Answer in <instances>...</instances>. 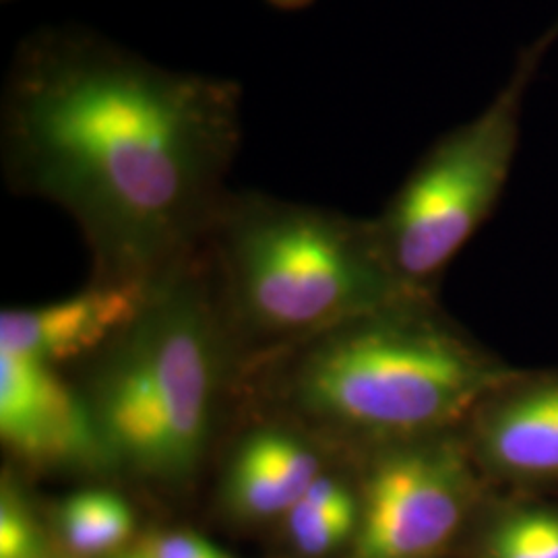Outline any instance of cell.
<instances>
[{
    "instance_id": "1",
    "label": "cell",
    "mask_w": 558,
    "mask_h": 558,
    "mask_svg": "<svg viewBox=\"0 0 558 558\" xmlns=\"http://www.w3.org/2000/svg\"><path fill=\"white\" fill-rule=\"evenodd\" d=\"M240 137L236 81L75 27L25 38L2 92L7 177L77 221L98 281H154L199 257Z\"/></svg>"
},
{
    "instance_id": "2",
    "label": "cell",
    "mask_w": 558,
    "mask_h": 558,
    "mask_svg": "<svg viewBox=\"0 0 558 558\" xmlns=\"http://www.w3.org/2000/svg\"><path fill=\"white\" fill-rule=\"evenodd\" d=\"M205 251L156 279L83 387L108 470L177 488L197 476L220 420L230 352L207 299Z\"/></svg>"
},
{
    "instance_id": "3",
    "label": "cell",
    "mask_w": 558,
    "mask_h": 558,
    "mask_svg": "<svg viewBox=\"0 0 558 558\" xmlns=\"http://www.w3.org/2000/svg\"><path fill=\"white\" fill-rule=\"evenodd\" d=\"M230 323L304 345L352 320L424 299L387 259L375 221L302 203L228 195L207 240Z\"/></svg>"
},
{
    "instance_id": "4",
    "label": "cell",
    "mask_w": 558,
    "mask_h": 558,
    "mask_svg": "<svg viewBox=\"0 0 558 558\" xmlns=\"http://www.w3.org/2000/svg\"><path fill=\"white\" fill-rule=\"evenodd\" d=\"M288 399L343 439L398 445L439 437L515 385L518 373L405 302L302 345Z\"/></svg>"
},
{
    "instance_id": "5",
    "label": "cell",
    "mask_w": 558,
    "mask_h": 558,
    "mask_svg": "<svg viewBox=\"0 0 558 558\" xmlns=\"http://www.w3.org/2000/svg\"><path fill=\"white\" fill-rule=\"evenodd\" d=\"M557 40L555 20L519 52L493 101L422 156L375 220L391 267L420 294L493 214L515 160L527 92Z\"/></svg>"
},
{
    "instance_id": "6",
    "label": "cell",
    "mask_w": 558,
    "mask_h": 558,
    "mask_svg": "<svg viewBox=\"0 0 558 558\" xmlns=\"http://www.w3.org/2000/svg\"><path fill=\"white\" fill-rule=\"evenodd\" d=\"M472 465V456L456 440L389 445L362 482L352 558L439 555L476 495Z\"/></svg>"
},
{
    "instance_id": "7",
    "label": "cell",
    "mask_w": 558,
    "mask_h": 558,
    "mask_svg": "<svg viewBox=\"0 0 558 558\" xmlns=\"http://www.w3.org/2000/svg\"><path fill=\"white\" fill-rule=\"evenodd\" d=\"M0 437L34 470H108L83 393L60 379L57 366L7 350H0Z\"/></svg>"
},
{
    "instance_id": "8",
    "label": "cell",
    "mask_w": 558,
    "mask_h": 558,
    "mask_svg": "<svg viewBox=\"0 0 558 558\" xmlns=\"http://www.w3.org/2000/svg\"><path fill=\"white\" fill-rule=\"evenodd\" d=\"M154 281L96 279L73 299L2 311L0 350L50 366L96 356L137 317Z\"/></svg>"
},
{
    "instance_id": "9",
    "label": "cell",
    "mask_w": 558,
    "mask_h": 558,
    "mask_svg": "<svg viewBox=\"0 0 558 558\" xmlns=\"http://www.w3.org/2000/svg\"><path fill=\"white\" fill-rule=\"evenodd\" d=\"M325 472L319 447L304 433L290 426H260L232 453L221 499L244 521L283 518Z\"/></svg>"
},
{
    "instance_id": "10",
    "label": "cell",
    "mask_w": 558,
    "mask_h": 558,
    "mask_svg": "<svg viewBox=\"0 0 558 558\" xmlns=\"http://www.w3.org/2000/svg\"><path fill=\"white\" fill-rule=\"evenodd\" d=\"M507 389L488 399L476 412V458L500 476L555 478L558 476V380L523 385L505 393Z\"/></svg>"
},
{
    "instance_id": "11",
    "label": "cell",
    "mask_w": 558,
    "mask_h": 558,
    "mask_svg": "<svg viewBox=\"0 0 558 558\" xmlns=\"http://www.w3.org/2000/svg\"><path fill=\"white\" fill-rule=\"evenodd\" d=\"M359 509V495L325 472L283 515L290 542L302 557H327L354 539Z\"/></svg>"
},
{
    "instance_id": "12",
    "label": "cell",
    "mask_w": 558,
    "mask_h": 558,
    "mask_svg": "<svg viewBox=\"0 0 558 558\" xmlns=\"http://www.w3.org/2000/svg\"><path fill=\"white\" fill-rule=\"evenodd\" d=\"M54 518L60 539L77 557L110 555L135 532V511L129 500L106 488H87L64 497Z\"/></svg>"
},
{
    "instance_id": "13",
    "label": "cell",
    "mask_w": 558,
    "mask_h": 558,
    "mask_svg": "<svg viewBox=\"0 0 558 558\" xmlns=\"http://www.w3.org/2000/svg\"><path fill=\"white\" fill-rule=\"evenodd\" d=\"M484 558H558V511L518 509L490 527Z\"/></svg>"
},
{
    "instance_id": "14",
    "label": "cell",
    "mask_w": 558,
    "mask_h": 558,
    "mask_svg": "<svg viewBox=\"0 0 558 558\" xmlns=\"http://www.w3.org/2000/svg\"><path fill=\"white\" fill-rule=\"evenodd\" d=\"M0 558H48L40 521L7 480L0 497Z\"/></svg>"
},
{
    "instance_id": "15",
    "label": "cell",
    "mask_w": 558,
    "mask_h": 558,
    "mask_svg": "<svg viewBox=\"0 0 558 558\" xmlns=\"http://www.w3.org/2000/svg\"><path fill=\"white\" fill-rule=\"evenodd\" d=\"M140 553L145 558H234L214 542L193 532H154L143 538Z\"/></svg>"
},
{
    "instance_id": "16",
    "label": "cell",
    "mask_w": 558,
    "mask_h": 558,
    "mask_svg": "<svg viewBox=\"0 0 558 558\" xmlns=\"http://www.w3.org/2000/svg\"><path fill=\"white\" fill-rule=\"evenodd\" d=\"M271 7H276L279 11H286V13H294V11H304L308 9L315 0H267Z\"/></svg>"
},
{
    "instance_id": "17",
    "label": "cell",
    "mask_w": 558,
    "mask_h": 558,
    "mask_svg": "<svg viewBox=\"0 0 558 558\" xmlns=\"http://www.w3.org/2000/svg\"><path fill=\"white\" fill-rule=\"evenodd\" d=\"M117 558H145L143 555H141L140 550L137 553H129V555H120V557Z\"/></svg>"
}]
</instances>
